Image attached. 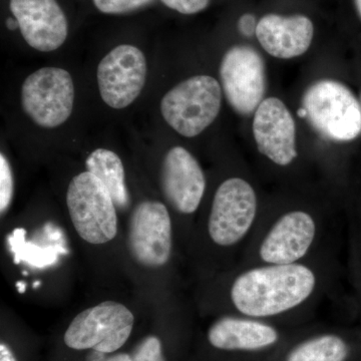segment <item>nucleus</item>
<instances>
[{
  "label": "nucleus",
  "mask_w": 361,
  "mask_h": 361,
  "mask_svg": "<svg viewBox=\"0 0 361 361\" xmlns=\"http://www.w3.org/2000/svg\"><path fill=\"white\" fill-rule=\"evenodd\" d=\"M349 348L336 334H326L306 339L291 349L285 361H346Z\"/></svg>",
  "instance_id": "a211bd4d"
},
{
  "label": "nucleus",
  "mask_w": 361,
  "mask_h": 361,
  "mask_svg": "<svg viewBox=\"0 0 361 361\" xmlns=\"http://www.w3.org/2000/svg\"><path fill=\"white\" fill-rule=\"evenodd\" d=\"M255 33L258 42L270 56L289 59L308 51L314 27L312 21L304 16L267 14L257 23Z\"/></svg>",
  "instance_id": "2eb2a0df"
},
{
  "label": "nucleus",
  "mask_w": 361,
  "mask_h": 361,
  "mask_svg": "<svg viewBox=\"0 0 361 361\" xmlns=\"http://www.w3.org/2000/svg\"><path fill=\"white\" fill-rule=\"evenodd\" d=\"M298 115L330 141H353L361 133V104L346 85L336 80L313 82L304 92Z\"/></svg>",
  "instance_id": "f03ea898"
},
{
  "label": "nucleus",
  "mask_w": 361,
  "mask_h": 361,
  "mask_svg": "<svg viewBox=\"0 0 361 361\" xmlns=\"http://www.w3.org/2000/svg\"><path fill=\"white\" fill-rule=\"evenodd\" d=\"M16 286H18V292H20V293H25V282L18 281V283H16Z\"/></svg>",
  "instance_id": "bb28decb"
},
{
  "label": "nucleus",
  "mask_w": 361,
  "mask_h": 361,
  "mask_svg": "<svg viewBox=\"0 0 361 361\" xmlns=\"http://www.w3.org/2000/svg\"><path fill=\"white\" fill-rule=\"evenodd\" d=\"M253 134L258 151L275 165L286 167L297 158L295 122L279 99L268 97L258 106Z\"/></svg>",
  "instance_id": "f8f14e48"
},
{
  "label": "nucleus",
  "mask_w": 361,
  "mask_h": 361,
  "mask_svg": "<svg viewBox=\"0 0 361 361\" xmlns=\"http://www.w3.org/2000/svg\"><path fill=\"white\" fill-rule=\"evenodd\" d=\"M161 189L177 212L191 215L198 210L206 190V178L196 158L183 147L168 152L161 165Z\"/></svg>",
  "instance_id": "ddd939ff"
},
{
  "label": "nucleus",
  "mask_w": 361,
  "mask_h": 361,
  "mask_svg": "<svg viewBox=\"0 0 361 361\" xmlns=\"http://www.w3.org/2000/svg\"><path fill=\"white\" fill-rule=\"evenodd\" d=\"M40 281L35 282V283H33V288H37V286H39Z\"/></svg>",
  "instance_id": "c85d7f7f"
},
{
  "label": "nucleus",
  "mask_w": 361,
  "mask_h": 361,
  "mask_svg": "<svg viewBox=\"0 0 361 361\" xmlns=\"http://www.w3.org/2000/svg\"><path fill=\"white\" fill-rule=\"evenodd\" d=\"M99 11L108 14L132 13L148 6L154 0H92Z\"/></svg>",
  "instance_id": "aec40b11"
},
{
  "label": "nucleus",
  "mask_w": 361,
  "mask_h": 361,
  "mask_svg": "<svg viewBox=\"0 0 361 361\" xmlns=\"http://www.w3.org/2000/svg\"><path fill=\"white\" fill-rule=\"evenodd\" d=\"M257 216V195L250 183L229 178L214 195L207 225L209 237L222 248L239 245L254 231Z\"/></svg>",
  "instance_id": "39448f33"
},
{
  "label": "nucleus",
  "mask_w": 361,
  "mask_h": 361,
  "mask_svg": "<svg viewBox=\"0 0 361 361\" xmlns=\"http://www.w3.org/2000/svg\"><path fill=\"white\" fill-rule=\"evenodd\" d=\"M66 205L75 231L87 243L104 244L118 233L116 207L96 176L80 173L71 180Z\"/></svg>",
  "instance_id": "423d86ee"
},
{
  "label": "nucleus",
  "mask_w": 361,
  "mask_h": 361,
  "mask_svg": "<svg viewBox=\"0 0 361 361\" xmlns=\"http://www.w3.org/2000/svg\"><path fill=\"white\" fill-rule=\"evenodd\" d=\"M134 322V315L123 304L106 301L75 316L66 329L65 343L75 350L113 353L125 345Z\"/></svg>",
  "instance_id": "0eeeda50"
},
{
  "label": "nucleus",
  "mask_w": 361,
  "mask_h": 361,
  "mask_svg": "<svg viewBox=\"0 0 361 361\" xmlns=\"http://www.w3.org/2000/svg\"><path fill=\"white\" fill-rule=\"evenodd\" d=\"M256 20L252 14H244L238 21L239 32L246 37H252L256 32Z\"/></svg>",
  "instance_id": "5701e85b"
},
{
  "label": "nucleus",
  "mask_w": 361,
  "mask_h": 361,
  "mask_svg": "<svg viewBox=\"0 0 361 361\" xmlns=\"http://www.w3.org/2000/svg\"><path fill=\"white\" fill-rule=\"evenodd\" d=\"M226 99L233 110L250 116L263 102L266 90L265 63L249 45H236L226 52L220 65Z\"/></svg>",
  "instance_id": "1a4fd4ad"
},
{
  "label": "nucleus",
  "mask_w": 361,
  "mask_h": 361,
  "mask_svg": "<svg viewBox=\"0 0 361 361\" xmlns=\"http://www.w3.org/2000/svg\"><path fill=\"white\" fill-rule=\"evenodd\" d=\"M323 285L317 265L252 264L233 279L229 299L239 315L266 320L310 304Z\"/></svg>",
  "instance_id": "f257e3e1"
},
{
  "label": "nucleus",
  "mask_w": 361,
  "mask_h": 361,
  "mask_svg": "<svg viewBox=\"0 0 361 361\" xmlns=\"http://www.w3.org/2000/svg\"><path fill=\"white\" fill-rule=\"evenodd\" d=\"M6 26L11 30H16V28L20 27V26H18V20H13V18H8V20H7Z\"/></svg>",
  "instance_id": "a878e982"
},
{
  "label": "nucleus",
  "mask_w": 361,
  "mask_h": 361,
  "mask_svg": "<svg viewBox=\"0 0 361 361\" xmlns=\"http://www.w3.org/2000/svg\"><path fill=\"white\" fill-rule=\"evenodd\" d=\"M147 73V59L141 49L134 45H118L97 66L102 99L116 110L127 108L141 94Z\"/></svg>",
  "instance_id": "9d476101"
},
{
  "label": "nucleus",
  "mask_w": 361,
  "mask_h": 361,
  "mask_svg": "<svg viewBox=\"0 0 361 361\" xmlns=\"http://www.w3.org/2000/svg\"><path fill=\"white\" fill-rule=\"evenodd\" d=\"M104 361H132V357L126 353H118V355L111 356Z\"/></svg>",
  "instance_id": "393cba45"
},
{
  "label": "nucleus",
  "mask_w": 361,
  "mask_h": 361,
  "mask_svg": "<svg viewBox=\"0 0 361 361\" xmlns=\"http://www.w3.org/2000/svg\"><path fill=\"white\" fill-rule=\"evenodd\" d=\"M360 104H361V94H360Z\"/></svg>",
  "instance_id": "c756f323"
},
{
  "label": "nucleus",
  "mask_w": 361,
  "mask_h": 361,
  "mask_svg": "<svg viewBox=\"0 0 361 361\" xmlns=\"http://www.w3.org/2000/svg\"><path fill=\"white\" fill-rule=\"evenodd\" d=\"M9 7L32 49L51 52L65 44L68 20L56 0H11Z\"/></svg>",
  "instance_id": "4468645a"
},
{
  "label": "nucleus",
  "mask_w": 361,
  "mask_h": 361,
  "mask_svg": "<svg viewBox=\"0 0 361 361\" xmlns=\"http://www.w3.org/2000/svg\"><path fill=\"white\" fill-rule=\"evenodd\" d=\"M221 104L219 82L209 75H196L169 90L161 99V113L178 134L194 137L214 123Z\"/></svg>",
  "instance_id": "7ed1b4c3"
},
{
  "label": "nucleus",
  "mask_w": 361,
  "mask_h": 361,
  "mask_svg": "<svg viewBox=\"0 0 361 361\" xmlns=\"http://www.w3.org/2000/svg\"><path fill=\"white\" fill-rule=\"evenodd\" d=\"M169 8L182 14L200 13L208 6L210 0H161Z\"/></svg>",
  "instance_id": "4be33fe9"
},
{
  "label": "nucleus",
  "mask_w": 361,
  "mask_h": 361,
  "mask_svg": "<svg viewBox=\"0 0 361 361\" xmlns=\"http://www.w3.org/2000/svg\"><path fill=\"white\" fill-rule=\"evenodd\" d=\"M172 221L167 207L158 201H144L135 207L129 227V248L139 264L161 267L172 253Z\"/></svg>",
  "instance_id": "9b49d317"
},
{
  "label": "nucleus",
  "mask_w": 361,
  "mask_h": 361,
  "mask_svg": "<svg viewBox=\"0 0 361 361\" xmlns=\"http://www.w3.org/2000/svg\"><path fill=\"white\" fill-rule=\"evenodd\" d=\"M85 168L103 183L116 208L123 210L129 207L130 195L120 157L110 149H97L85 160Z\"/></svg>",
  "instance_id": "f3484780"
},
{
  "label": "nucleus",
  "mask_w": 361,
  "mask_h": 361,
  "mask_svg": "<svg viewBox=\"0 0 361 361\" xmlns=\"http://www.w3.org/2000/svg\"><path fill=\"white\" fill-rule=\"evenodd\" d=\"M132 361H166L161 350L160 339L157 336H148L135 349Z\"/></svg>",
  "instance_id": "412c9836"
},
{
  "label": "nucleus",
  "mask_w": 361,
  "mask_h": 361,
  "mask_svg": "<svg viewBox=\"0 0 361 361\" xmlns=\"http://www.w3.org/2000/svg\"><path fill=\"white\" fill-rule=\"evenodd\" d=\"M13 197V176L6 157L0 155V212L8 209Z\"/></svg>",
  "instance_id": "6ab92c4d"
},
{
  "label": "nucleus",
  "mask_w": 361,
  "mask_h": 361,
  "mask_svg": "<svg viewBox=\"0 0 361 361\" xmlns=\"http://www.w3.org/2000/svg\"><path fill=\"white\" fill-rule=\"evenodd\" d=\"M0 361H18L11 349L4 342L0 344Z\"/></svg>",
  "instance_id": "b1692460"
},
{
  "label": "nucleus",
  "mask_w": 361,
  "mask_h": 361,
  "mask_svg": "<svg viewBox=\"0 0 361 361\" xmlns=\"http://www.w3.org/2000/svg\"><path fill=\"white\" fill-rule=\"evenodd\" d=\"M279 337V332L270 323L242 315L223 316L208 331L211 345L225 351L262 350L275 345Z\"/></svg>",
  "instance_id": "dca6fc26"
},
{
  "label": "nucleus",
  "mask_w": 361,
  "mask_h": 361,
  "mask_svg": "<svg viewBox=\"0 0 361 361\" xmlns=\"http://www.w3.org/2000/svg\"><path fill=\"white\" fill-rule=\"evenodd\" d=\"M20 101L26 115L37 126L44 129L58 128L73 113V78L63 68H40L26 78L21 87Z\"/></svg>",
  "instance_id": "6e6552de"
},
{
  "label": "nucleus",
  "mask_w": 361,
  "mask_h": 361,
  "mask_svg": "<svg viewBox=\"0 0 361 361\" xmlns=\"http://www.w3.org/2000/svg\"><path fill=\"white\" fill-rule=\"evenodd\" d=\"M322 224L302 209L287 211L266 226L254 249V264H293L303 262L313 251Z\"/></svg>",
  "instance_id": "20e7f679"
},
{
  "label": "nucleus",
  "mask_w": 361,
  "mask_h": 361,
  "mask_svg": "<svg viewBox=\"0 0 361 361\" xmlns=\"http://www.w3.org/2000/svg\"><path fill=\"white\" fill-rule=\"evenodd\" d=\"M356 11H357L358 16L361 18V0H355Z\"/></svg>",
  "instance_id": "cd10ccee"
}]
</instances>
